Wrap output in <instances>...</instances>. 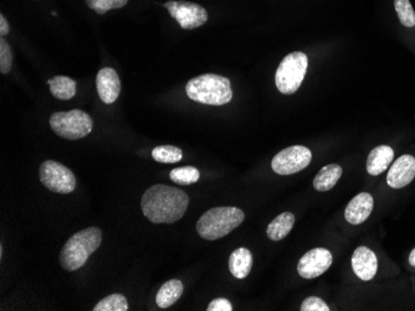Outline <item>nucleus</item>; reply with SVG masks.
<instances>
[{
  "label": "nucleus",
  "instance_id": "nucleus-22",
  "mask_svg": "<svg viewBox=\"0 0 415 311\" xmlns=\"http://www.w3.org/2000/svg\"><path fill=\"white\" fill-rule=\"evenodd\" d=\"M170 178L178 185L188 186L195 183L200 178L199 170L194 166H183V168L173 169L170 173Z\"/></svg>",
  "mask_w": 415,
  "mask_h": 311
},
{
  "label": "nucleus",
  "instance_id": "nucleus-12",
  "mask_svg": "<svg viewBox=\"0 0 415 311\" xmlns=\"http://www.w3.org/2000/svg\"><path fill=\"white\" fill-rule=\"evenodd\" d=\"M352 269L363 282H370L378 273V257L370 248L360 246L352 256Z\"/></svg>",
  "mask_w": 415,
  "mask_h": 311
},
{
  "label": "nucleus",
  "instance_id": "nucleus-1",
  "mask_svg": "<svg viewBox=\"0 0 415 311\" xmlns=\"http://www.w3.org/2000/svg\"><path fill=\"white\" fill-rule=\"evenodd\" d=\"M189 203L188 195L168 185H153L140 201L142 213L153 223H175L184 216Z\"/></svg>",
  "mask_w": 415,
  "mask_h": 311
},
{
  "label": "nucleus",
  "instance_id": "nucleus-3",
  "mask_svg": "<svg viewBox=\"0 0 415 311\" xmlns=\"http://www.w3.org/2000/svg\"><path fill=\"white\" fill-rule=\"evenodd\" d=\"M187 96L192 101L209 106H224L233 99L229 79L216 74H205L188 81Z\"/></svg>",
  "mask_w": 415,
  "mask_h": 311
},
{
  "label": "nucleus",
  "instance_id": "nucleus-19",
  "mask_svg": "<svg viewBox=\"0 0 415 311\" xmlns=\"http://www.w3.org/2000/svg\"><path fill=\"white\" fill-rule=\"evenodd\" d=\"M183 290H184L183 283L178 281V279H173V281L165 283L160 287V292L157 293L155 302H157V305L160 309H167V307H172L182 297Z\"/></svg>",
  "mask_w": 415,
  "mask_h": 311
},
{
  "label": "nucleus",
  "instance_id": "nucleus-9",
  "mask_svg": "<svg viewBox=\"0 0 415 311\" xmlns=\"http://www.w3.org/2000/svg\"><path fill=\"white\" fill-rule=\"evenodd\" d=\"M170 16L184 30L197 29L208 21L206 10L199 4L190 1L170 0L165 4Z\"/></svg>",
  "mask_w": 415,
  "mask_h": 311
},
{
  "label": "nucleus",
  "instance_id": "nucleus-7",
  "mask_svg": "<svg viewBox=\"0 0 415 311\" xmlns=\"http://www.w3.org/2000/svg\"><path fill=\"white\" fill-rule=\"evenodd\" d=\"M39 176L43 185L52 193H70L75 190L76 178L74 173L65 165L54 160H46L41 164Z\"/></svg>",
  "mask_w": 415,
  "mask_h": 311
},
{
  "label": "nucleus",
  "instance_id": "nucleus-2",
  "mask_svg": "<svg viewBox=\"0 0 415 311\" xmlns=\"http://www.w3.org/2000/svg\"><path fill=\"white\" fill-rule=\"evenodd\" d=\"M102 232L100 228L89 227L75 233L67 239L59 257L61 267L67 272H74L85 266L91 254L100 247Z\"/></svg>",
  "mask_w": 415,
  "mask_h": 311
},
{
  "label": "nucleus",
  "instance_id": "nucleus-8",
  "mask_svg": "<svg viewBox=\"0 0 415 311\" xmlns=\"http://www.w3.org/2000/svg\"><path fill=\"white\" fill-rule=\"evenodd\" d=\"M311 160L312 153L310 149L302 145H294L276 154L271 162V168L276 174L286 176L300 173L301 170L310 165Z\"/></svg>",
  "mask_w": 415,
  "mask_h": 311
},
{
  "label": "nucleus",
  "instance_id": "nucleus-18",
  "mask_svg": "<svg viewBox=\"0 0 415 311\" xmlns=\"http://www.w3.org/2000/svg\"><path fill=\"white\" fill-rule=\"evenodd\" d=\"M295 215L291 213H282L274 218L266 228V234L271 241H281L291 232L295 225Z\"/></svg>",
  "mask_w": 415,
  "mask_h": 311
},
{
  "label": "nucleus",
  "instance_id": "nucleus-29",
  "mask_svg": "<svg viewBox=\"0 0 415 311\" xmlns=\"http://www.w3.org/2000/svg\"><path fill=\"white\" fill-rule=\"evenodd\" d=\"M9 30H11V28H9L8 21H6V16L3 14L0 15V35H1V38L9 34Z\"/></svg>",
  "mask_w": 415,
  "mask_h": 311
},
{
  "label": "nucleus",
  "instance_id": "nucleus-13",
  "mask_svg": "<svg viewBox=\"0 0 415 311\" xmlns=\"http://www.w3.org/2000/svg\"><path fill=\"white\" fill-rule=\"evenodd\" d=\"M375 210V198L370 193H360L350 200L345 210L347 222L358 226L365 223Z\"/></svg>",
  "mask_w": 415,
  "mask_h": 311
},
{
  "label": "nucleus",
  "instance_id": "nucleus-27",
  "mask_svg": "<svg viewBox=\"0 0 415 311\" xmlns=\"http://www.w3.org/2000/svg\"><path fill=\"white\" fill-rule=\"evenodd\" d=\"M301 311H328L330 307L322 299L317 297L307 298L301 304Z\"/></svg>",
  "mask_w": 415,
  "mask_h": 311
},
{
  "label": "nucleus",
  "instance_id": "nucleus-10",
  "mask_svg": "<svg viewBox=\"0 0 415 311\" xmlns=\"http://www.w3.org/2000/svg\"><path fill=\"white\" fill-rule=\"evenodd\" d=\"M333 262L332 253L326 248H314L302 256L297 264V272L304 279L320 277Z\"/></svg>",
  "mask_w": 415,
  "mask_h": 311
},
{
  "label": "nucleus",
  "instance_id": "nucleus-11",
  "mask_svg": "<svg viewBox=\"0 0 415 311\" xmlns=\"http://www.w3.org/2000/svg\"><path fill=\"white\" fill-rule=\"evenodd\" d=\"M415 180V157L411 154H403L388 169L385 183L393 190L404 188Z\"/></svg>",
  "mask_w": 415,
  "mask_h": 311
},
{
  "label": "nucleus",
  "instance_id": "nucleus-14",
  "mask_svg": "<svg viewBox=\"0 0 415 311\" xmlns=\"http://www.w3.org/2000/svg\"><path fill=\"white\" fill-rule=\"evenodd\" d=\"M96 87L104 103L111 104L117 101L121 94V81L115 69H101L96 76Z\"/></svg>",
  "mask_w": 415,
  "mask_h": 311
},
{
  "label": "nucleus",
  "instance_id": "nucleus-23",
  "mask_svg": "<svg viewBox=\"0 0 415 311\" xmlns=\"http://www.w3.org/2000/svg\"><path fill=\"white\" fill-rule=\"evenodd\" d=\"M94 311H127L128 310V302L122 294H112L102 299L100 302H97Z\"/></svg>",
  "mask_w": 415,
  "mask_h": 311
},
{
  "label": "nucleus",
  "instance_id": "nucleus-16",
  "mask_svg": "<svg viewBox=\"0 0 415 311\" xmlns=\"http://www.w3.org/2000/svg\"><path fill=\"white\" fill-rule=\"evenodd\" d=\"M253 268V254L246 248H238L229 257V271L236 279H245Z\"/></svg>",
  "mask_w": 415,
  "mask_h": 311
},
{
  "label": "nucleus",
  "instance_id": "nucleus-26",
  "mask_svg": "<svg viewBox=\"0 0 415 311\" xmlns=\"http://www.w3.org/2000/svg\"><path fill=\"white\" fill-rule=\"evenodd\" d=\"M13 66V54L6 40L0 39V72L3 74L11 72Z\"/></svg>",
  "mask_w": 415,
  "mask_h": 311
},
{
  "label": "nucleus",
  "instance_id": "nucleus-6",
  "mask_svg": "<svg viewBox=\"0 0 415 311\" xmlns=\"http://www.w3.org/2000/svg\"><path fill=\"white\" fill-rule=\"evenodd\" d=\"M49 122L54 133L67 140L85 138L94 127V120L90 115L80 109L56 112L51 114Z\"/></svg>",
  "mask_w": 415,
  "mask_h": 311
},
{
  "label": "nucleus",
  "instance_id": "nucleus-15",
  "mask_svg": "<svg viewBox=\"0 0 415 311\" xmlns=\"http://www.w3.org/2000/svg\"><path fill=\"white\" fill-rule=\"evenodd\" d=\"M394 149L389 145H378L370 150L365 163V170L370 176H380L388 171L392 163L394 162Z\"/></svg>",
  "mask_w": 415,
  "mask_h": 311
},
{
  "label": "nucleus",
  "instance_id": "nucleus-24",
  "mask_svg": "<svg viewBox=\"0 0 415 311\" xmlns=\"http://www.w3.org/2000/svg\"><path fill=\"white\" fill-rule=\"evenodd\" d=\"M394 8L400 24L405 28H414L415 11L409 0H394Z\"/></svg>",
  "mask_w": 415,
  "mask_h": 311
},
{
  "label": "nucleus",
  "instance_id": "nucleus-17",
  "mask_svg": "<svg viewBox=\"0 0 415 311\" xmlns=\"http://www.w3.org/2000/svg\"><path fill=\"white\" fill-rule=\"evenodd\" d=\"M342 173H343V170H342L338 164L326 165V166L321 169L319 174L314 179V188L317 191H321V193L330 191V190L335 188L336 183H338V180L342 176Z\"/></svg>",
  "mask_w": 415,
  "mask_h": 311
},
{
  "label": "nucleus",
  "instance_id": "nucleus-28",
  "mask_svg": "<svg viewBox=\"0 0 415 311\" xmlns=\"http://www.w3.org/2000/svg\"><path fill=\"white\" fill-rule=\"evenodd\" d=\"M208 311H231L233 310V305H231V302L228 300V299H224V298H218V299H214L213 302L208 305Z\"/></svg>",
  "mask_w": 415,
  "mask_h": 311
},
{
  "label": "nucleus",
  "instance_id": "nucleus-20",
  "mask_svg": "<svg viewBox=\"0 0 415 311\" xmlns=\"http://www.w3.org/2000/svg\"><path fill=\"white\" fill-rule=\"evenodd\" d=\"M50 92L55 98L69 101L76 94V82L66 76H55L48 81Z\"/></svg>",
  "mask_w": 415,
  "mask_h": 311
},
{
  "label": "nucleus",
  "instance_id": "nucleus-4",
  "mask_svg": "<svg viewBox=\"0 0 415 311\" xmlns=\"http://www.w3.org/2000/svg\"><path fill=\"white\" fill-rule=\"evenodd\" d=\"M245 218L243 210L238 208H214L208 210L197 222V232L206 241L226 237L239 227Z\"/></svg>",
  "mask_w": 415,
  "mask_h": 311
},
{
  "label": "nucleus",
  "instance_id": "nucleus-21",
  "mask_svg": "<svg viewBox=\"0 0 415 311\" xmlns=\"http://www.w3.org/2000/svg\"><path fill=\"white\" fill-rule=\"evenodd\" d=\"M152 158L158 163H178L183 158V152L179 148L172 147V145H160L152 150Z\"/></svg>",
  "mask_w": 415,
  "mask_h": 311
},
{
  "label": "nucleus",
  "instance_id": "nucleus-25",
  "mask_svg": "<svg viewBox=\"0 0 415 311\" xmlns=\"http://www.w3.org/2000/svg\"><path fill=\"white\" fill-rule=\"evenodd\" d=\"M86 4L97 14H106L112 9L123 8L128 0H85Z\"/></svg>",
  "mask_w": 415,
  "mask_h": 311
},
{
  "label": "nucleus",
  "instance_id": "nucleus-30",
  "mask_svg": "<svg viewBox=\"0 0 415 311\" xmlns=\"http://www.w3.org/2000/svg\"><path fill=\"white\" fill-rule=\"evenodd\" d=\"M408 263L411 268L415 269V247L411 249V252L409 253V257H408Z\"/></svg>",
  "mask_w": 415,
  "mask_h": 311
},
{
  "label": "nucleus",
  "instance_id": "nucleus-5",
  "mask_svg": "<svg viewBox=\"0 0 415 311\" xmlns=\"http://www.w3.org/2000/svg\"><path fill=\"white\" fill-rule=\"evenodd\" d=\"M309 67L307 55L296 51L287 55L276 69L275 84L282 94H294L304 82Z\"/></svg>",
  "mask_w": 415,
  "mask_h": 311
}]
</instances>
